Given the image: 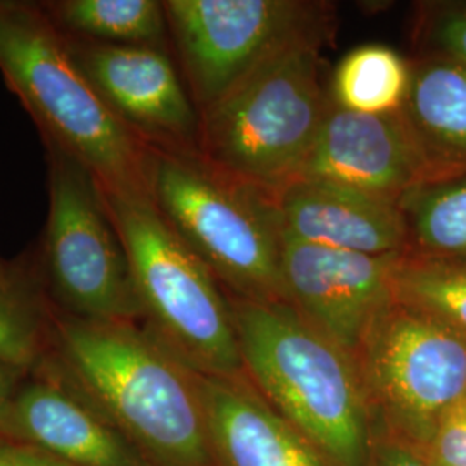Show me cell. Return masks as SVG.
<instances>
[{"instance_id":"6da1fadb","label":"cell","mask_w":466,"mask_h":466,"mask_svg":"<svg viewBox=\"0 0 466 466\" xmlns=\"http://www.w3.org/2000/svg\"><path fill=\"white\" fill-rule=\"evenodd\" d=\"M47 356L147 466H215L198 371L142 323L90 321L52 306Z\"/></svg>"},{"instance_id":"7a4b0ae2","label":"cell","mask_w":466,"mask_h":466,"mask_svg":"<svg viewBox=\"0 0 466 466\" xmlns=\"http://www.w3.org/2000/svg\"><path fill=\"white\" fill-rule=\"evenodd\" d=\"M246 377L335 466H370L373 421L354 358L283 300L230 298Z\"/></svg>"},{"instance_id":"3957f363","label":"cell","mask_w":466,"mask_h":466,"mask_svg":"<svg viewBox=\"0 0 466 466\" xmlns=\"http://www.w3.org/2000/svg\"><path fill=\"white\" fill-rule=\"evenodd\" d=\"M329 106L313 23L200 111L199 156L235 182L273 198L296 178Z\"/></svg>"},{"instance_id":"277c9868","label":"cell","mask_w":466,"mask_h":466,"mask_svg":"<svg viewBox=\"0 0 466 466\" xmlns=\"http://www.w3.org/2000/svg\"><path fill=\"white\" fill-rule=\"evenodd\" d=\"M0 73L44 144L82 163L106 192H147V146L96 94L40 2L0 0Z\"/></svg>"},{"instance_id":"5b68a950","label":"cell","mask_w":466,"mask_h":466,"mask_svg":"<svg viewBox=\"0 0 466 466\" xmlns=\"http://www.w3.org/2000/svg\"><path fill=\"white\" fill-rule=\"evenodd\" d=\"M150 200L237 299L283 300L282 233L273 199L209 167L199 154L147 147Z\"/></svg>"},{"instance_id":"8992f818","label":"cell","mask_w":466,"mask_h":466,"mask_svg":"<svg viewBox=\"0 0 466 466\" xmlns=\"http://www.w3.org/2000/svg\"><path fill=\"white\" fill-rule=\"evenodd\" d=\"M104 198L128 258L142 325L200 375H246L230 300L217 277L147 192L104 190Z\"/></svg>"},{"instance_id":"52a82bcc","label":"cell","mask_w":466,"mask_h":466,"mask_svg":"<svg viewBox=\"0 0 466 466\" xmlns=\"http://www.w3.org/2000/svg\"><path fill=\"white\" fill-rule=\"evenodd\" d=\"M44 146L49 213L36 268L50 304L90 321L142 323L128 258L99 180L57 146Z\"/></svg>"},{"instance_id":"ba28073f","label":"cell","mask_w":466,"mask_h":466,"mask_svg":"<svg viewBox=\"0 0 466 466\" xmlns=\"http://www.w3.org/2000/svg\"><path fill=\"white\" fill-rule=\"evenodd\" d=\"M373 427L423 451L466 398V335L394 299L354 352Z\"/></svg>"},{"instance_id":"9c48e42d","label":"cell","mask_w":466,"mask_h":466,"mask_svg":"<svg viewBox=\"0 0 466 466\" xmlns=\"http://www.w3.org/2000/svg\"><path fill=\"white\" fill-rule=\"evenodd\" d=\"M167 30L196 107L204 111L285 40L311 26L294 0H167Z\"/></svg>"},{"instance_id":"30bf717a","label":"cell","mask_w":466,"mask_h":466,"mask_svg":"<svg viewBox=\"0 0 466 466\" xmlns=\"http://www.w3.org/2000/svg\"><path fill=\"white\" fill-rule=\"evenodd\" d=\"M65 38L88 84L137 138L147 147L199 154V109L167 50Z\"/></svg>"},{"instance_id":"8fae6325","label":"cell","mask_w":466,"mask_h":466,"mask_svg":"<svg viewBox=\"0 0 466 466\" xmlns=\"http://www.w3.org/2000/svg\"><path fill=\"white\" fill-rule=\"evenodd\" d=\"M400 258L329 249L282 237L285 298L354 356L371 321L396 299L394 271Z\"/></svg>"},{"instance_id":"7c38bea8","label":"cell","mask_w":466,"mask_h":466,"mask_svg":"<svg viewBox=\"0 0 466 466\" xmlns=\"http://www.w3.org/2000/svg\"><path fill=\"white\" fill-rule=\"evenodd\" d=\"M299 180L339 185L400 204L410 192L431 184V173L400 111L363 115L330 100L292 182Z\"/></svg>"},{"instance_id":"4fadbf2b","label":"cell","mask_w":466,"mask_h":466,"mask_svg":"<svg viewBox=\"0 0 466 466\" xmlns=\"http://www.w3.org/2000/svg\"><path fill=\"white\" fill-rule=\"evenodd\" d=\"M2 439L34 446L69 466H147L49 356L21 383Z\"/></svg>"},{"instance_id":"5bb4252c","label":"cell","mask_w":466,"mask_h":466,"mask_svg":"<svg viewBox=\"0 0 466 466\" xmlns=\"http://www.w3.org/2000/svg\"><path fill=\"white\" fill-rule=\"evenodd\" d=\"M282 237L370 256L410 254L400 204L325 182L299 180L273 198Z\"/></svg>"},{"instance_id":"9a60e30c","label":"cell","mask_w":466,"mask_h":466,"mask_svg":"<svg viewBox=\"0 0 466 466\" xmlns=\"http://www.w3.org/2000/svg\"><path fill=\"white\" fill-rule=\"evenodd\" d=\"M215 466H335L246 375L198 373Z\"/></svg>"},{"instance_id":"2e32d148","label":"cell","mask_w":466,"mask_h":466,"mask_svg":"<svg viewBox=\"0 0 466 466\" xmlns=\"http://www.w3.org/2000/svg\"><path fill=\"white\" fill-rule=\"evenodd\" d=\"M431 184L466 175V67L437 56L411 66L400 109Z\"/></svg>"},{"instance_id":"e0dca14e","label":"cell","mask_w":466,"mask_h":466,"mask_svg":"<svg viewBox=\"0 0 466 466\" xmlns=\"http://www.w3.org/2000/svg\"><path fill=\"white\" fill-rule=\"evenodd\" d=\"M40 5L66 36L107 46H167V11L157 0H47Z\"/></svg>"},{"instance_id":"ac0fdd59","label":"cell","mask_w":466,"mask_h":466,"mask_svg":"<svg viewBox=\"0 0 466 466\" xmlns=\"http://www.w3.org/2000/svg\"><path fill=\"white\" fill-rule=\"evenodd\" d=\"M410 254L466 263V175L421 185L400 200Z\"/></svg>"},{"instance_id":"d6986e66","label":"cell","mask_w":466,"mask_h":466,"mask_svg":"<svg viewBox=\"0 0 466 466\" xmlns=\"http://www.w3.org/2000/svg\"><path fill=\"white\" fill-rule=\"evenodd\" d=\"M411 66L390 47L371 44L350 50L335 67L330 100L363 115L400 113L408 96Z\"/></svg>"},{"instance_id":"ffe728a7","label":"cell","mask_w":466,"mask_h":466,"mask_svg":"<svg viewBox=\"0 0 466 466\" xmlns=\"http://www.w3.org/2000/svg\"><path fill=\"white\" fill-rule=\"evenodd\" d=\"M50 304L36 265L0 283V360L32 371L50 348Z\"/></svg>"},{"instance_id":"44dd1931","label":"cell","mask_w":466,"mask_h":466,"mask_svg":"<svg viewBox=\"0 0 466 466\" xmlns=\"http://www.w3.org/2000/svg\"><path fill=\"white\" fill-rule=\"evenodd\" d=\"M394 298L466 335V263L406 254L394 271Z\"/></svg>"},{"instance_id":"7402d4cb","label":"cell","mask_w":466,"mask_h":466,"mask_svg":"<svg viewBox=\"0 0 466 466\" xmlns=\"http://www.w3.org/2000/svg\"><path fill=\"white\" fill-rule=\"evenodd\" d=\"M421 452L433 465L466 466V398L442 417Z\"/></svg>"},{"instance_id":"603a6c76","label":"cell","mask_w":466,"mask_h":466,"mask_svg":"<svg viewBox=\"0 0 466 466\" xmlns=\"http://www.w3.org/2000/svg\"><path fill=\"white\" fill-rule=\"evenodd\" d=\"M370 466H432V463L411 444L379 427H373Z\"/></svg>"},{"instance_id":"cb8c5ba5","label":"cell","mask_w":466,"mask_h":466,"mask_svg":"<svg viewBox=\"0 0 466 466\" xmlns=\"http://www.w3.org/2000/svg\"><path fill=\"white\" fill-rule=\"evenodd\" d=\"M432 35L442 57L466 67V9H454L439 17Z\"/></svg>"},{"instance_id":"d4e9b609","label":"cell","mask_w":466,"mask_h":466,"mask_svg":"<svg viewBox=\"0 0 466 466\" xmlns=\"http://www.w3.org/2000/svg\"><path fill=\"white\" fill-rule=\"evenodd\" d=\"M0 466H69L34 446L0 439Z\"/></svg>"},{"instance_id":"484cf974","label":"cell","mask_w":466,"mask_h":466,"mask_svg":"<svg viewBox=\"0 0 466 466\" xmlns=\"http://www.w3.org/2000/svg\"><path fill=\"white\" fill-rule=\"evenodd\" d=\"M28 373L30 371L0 360V439L4 437V431L16 400L17 390L28 377Z\"/></svg>"},{"instance_id":"4316f807","label":"cell","mask_w":466,"mask_h":466,"mask_svg":"<svg viewBox=\"0 0 466 466\" xmlns=\"http://www.w3.org/2000/svg\"><path fill=\"white\" fill-rule=\"evenodd\" d=\"M25 268V263H19V261H5L0 258V283L13 282L16 280L17 277L21 275Z\"/></svg>"},{"instance_id":"83f0119b","label":"cell","mask_w":466,"mask_h":466,"mask_svg":"<svg viewBox=\"0 0 466 466\" xmlns=\"http://www.w3.org/2000/svg\"><path fill=\"white\" fill-rule=\"evenodd\" d=\"M427 460H429V458H427ZM431 463H432V461H431ZM432 466H439V465H433V463H432Z\"/></svg>"}]
</instances>
